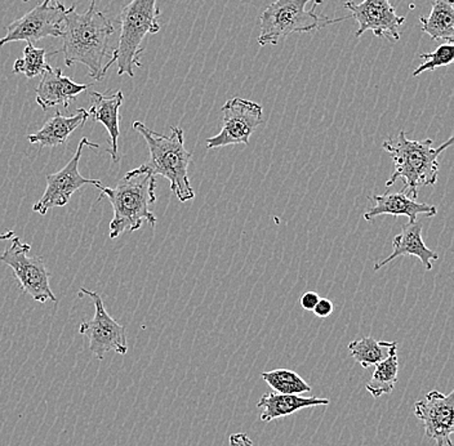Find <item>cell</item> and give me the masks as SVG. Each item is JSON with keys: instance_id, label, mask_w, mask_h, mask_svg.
<instances>
[{"instance_id": "obj_23", "label": "cell", "mask_w": 454, "mask_h": 446, "mask_svg": "<svg viewBox=\"0 0 454 446\" xmlns=\"http://www.w3.org/2000/svg\"><path fill=\"white\" fill-rule=\"evenodd\" d=\"M262 379L278 394L301 395L311 391V386L289 369H275L262 373Z\"/></svg>"}, {"instance_id": "obj_6", "label": "cell", "mask_w": 454, "mask_h": 446, "mask_svg": "<svg viewBox=\"0 0 454 446\" xmlns=\"http://www.w3.org/2000/svg\"><path fill=\"white\" fill-rule=\"evenodd\" d=\"M158 0H132L121 10L118 17L121 36L114 50L112 59L107 62L106 70L118 64V75L135 76V67H141L140 56L142 42L147 34L160 30L159 16L160 10Z\"/></svg>"}, {"instance_id": "obj_7", "label": "cell", "mask_w": 454, "mask_h": 446, "mask_svg": "<svg viewBox=\"0 0 454 446\" xmlns=\"http://www.w3.org/2000/svg\"><path fill=\"white\" fill-rule=\"evenodd\" d=\"M30 244L21 243V239L14 237L10 248L0 254V261L12 269L24 293L31 295L36 302H57L44 261L39 255H30Z\"/></svg>"}, {"instance_id": "obj_25", "label": "cell", "mask_w": 454, "mask_h": 446, "mask_svg": "<svg viewBox=\"0 0 454 446\" xmlns=\"http://www.w3.org/2000/svg\"><path fill=\"white\" fill-rule=\"evenodd\" d=\"M419 59H425L416 70L413 71V76H419L426 71H435L439 67H448L452 64L454 59V45L442 44L439 45L434 52L422 53Z\"/></svg>"}, {"instance_id": "obj_22", "label": "cell", "mask_w": 454, "mask_h": 446, "mask_svg": "<svg viewBox=\"0 0 454 446\" xmlns=\"http://www.w3.org/2000/svg\"><path fill=\"white\" fill-rule=\"evenodd\" d=\"M397 372H399V362H397V349H394L387 359L376 364L373 376L365 386L369 394L374 399H380L382 395H388L394 391L397 382Z\"/></svg>"}, {"instance_id": "obj_16", "label": "cell", "mask_w": 454, "mask_h": 446, "mask_svg": "<svg viewBox=\"0 0 454 446\" xmlns=\"http://www.w3.org/2000/svg\"><path fill=\"white\" fill-rule=\"evenodd\" d=\"M90 98H92V106L87 112L93 121L101 123L102 126L106 128L107 133H109V141H107L109 149H107V152L112 156L114 163H118V140L119 136H121V128H119L121 116H119V112H121V105H123V92L116 90L112 95L90 92Z\"/></svg>"}, {"instance_id": "obj_21", "label": "cell", "mask_w": 454, "mask_h": 446, "mask_svg": "<svg viewBox=\"0 0 454 446\" xmlns=\"http://www.w3.org/2000/svg\"><path fill=\"white\" fill-rule=\"evenodd\" d=\"M394 349H397L396 342L377 340L373 337H363L348 343V351H350L351 356L364 369L387 359L388 355Z\"/></svg>"}, {"instance_id": "obj_28", "label": "cell", "mask_w": 454, "mask_h": 446, "mask_svg": "<svg viewBox=\"0 0 454 446\" xmlns=\"http://www.w3.org/2000/svg\"><path fill=\"white\" fill-rule=\"evenodd\" d=\"M230 446H254L247 434H232L230 436Z\"/></svg>"}, {"instance_id": "obj_2", "label": "cell", "mask_w": 454, "mask_h": 446, "mask_svg": "<svg viewBox=\"0 0 454 446\" xmlns=\"http://www.w3.org/2000/svg\"><path fill=\"white\" fill-rule=\"evenodd\" d=\"M98 187L101 190L98 201L107 196L114 210L110 239L137 231L144 223L155 227L156 217L150 206L156 201V180L146 164L129 170L113 189L102 184Z\"/></svg>"}, {"instance_id": "obj_29", "label": "cell", "mask_w": 454, "mask_h": 446, "mask_svg": "<svg viewBox=\"0 0 454 446\" xmlns=\"http://www.w3.org/2000/svg\"><path fill=\"white\" fill-rule=\"evenodd\" d=\"M14 237H16V232L7 231L4 234H0V241L8 240V239H13Z\"/></svg>"}, {"instance_id": "obj_13", "label": "cell", "mask_w": 454, "mask_h": 446, "mask_svg": "<svg viewBox=\"0 0 454 446\" xmlns=\"http://www.w3.org/2000/svg\"><path fill=\"white\" fill-rule=\"evenodd\" d=\"M414 414L424 423L425 434L436 446H453L454 392L430 391L414 404Z\"/></svg>"}, {"instance_id": "obj_10", "label": "cell", "mask_w": 454, "mask_h": 446, "mask_svg": "<svg viewBox=\"0 0 454 446\" xmlns=\"http://www.w3.org/2000/svg\"><path fill=\"white\" fill-rule=\"evenodd\" d=\"M85 146L98 149V145L88 141L87 137L82 138L81 144H79L78 149H76L69 163L62 168L59 172L47 175V177H45L47 189H45L42 198L34 204V213L45 215L50 209L67 206L71 196L75 194L78 190L83 189L84 186L93 184V186L98 187V184H101V181L90 180V178L83 177L79 172V161H81Z\"/></svg>"}, {"instance_id": "obj_19", "label": "cell", "mask_w": 454, "mask_h": 446, "mask_svg": "<svg viewBox=\"0 0 454 446\" xmlns=\"http://www.w3.org/2000/svg\"><path fill=\"white\" fill-rule=\"evenodd\" d=\"M329 405L328 399H320V397H302L300 395L278 394V392H266L260 402L257 403V408L262 411L260 419L262 422H271V420L283 419V417L291 416L298 411L306 408H314V406Z\"/></svg>"}, {"instance_id": "obj_1", "label": "cell", "mask_w": 454, "mask_h": 446, "mask_svg": "<svg viewBox=\"0 0 454 446\" xmlns=\"http://www.w3.org/2000/svg\"><path fill=\"white\" fill-rule=\"evenodd\" d=\"M114 33L112 22L96 10V0H90V8L84 13L76 12L75 5L67 8L61 50L67 67L79 62L87 67L90 78L104 81Z\"/></svg>"}, {"instance_id": "obj_11", "label": "cell", "mask_w": 454, "mask_h": 446, "mask_svg": "<svg viewBox=\"0 0 454 446\" xmlns=\"http://www.w3.org/2000/svg\"><path fill=\"white\" fill-rule=\"evenodd\" d=\"M90 297L95 305V317L90 321L82 324L79 332L85 334L90 340V349L98 360H104L107 352H116L119 355H126L128 342L126 328L118 321L114 320L102 302L101 295L96 292L82 288L79 297Z\"/></svg>"}, {"instance_id": "obj_30", "label": "cell", "mask_w": 454, "mask_h": 446, "mask_svg": "<svg viewBox=\"0 0 454 446\" xmlns=\"http://www.w3.org/2000/svg\"><path fill=\"white\" fill-rule=\"evenodd\" d=\"M22 2H30V0H22ZM53 2H61V0H53Z\"/></svg>"}, {"instance_id": "obj_20", "label": "cell", "mask_w": 454, "mask_h": 446, "mask_svg": "<svg viewBox=\"0 0 454 446\" xmlns=\"http://www.w3.org/2000/svg\"><path fill=\"white\" fill-rule=\"evenodd\" d=\"M422 31L433 41L454 42V0H435L428 16L419 17Z\"/></svg>"}, {"instance_id": "obj_18", "label": "cell", "mask_w": 454, "mask_h": 446, "mask_svg": "<svg viewBox=\"0 0 454 446\" xmlns=\"http://www.w3.org/2000/svg\"><path fill=\"white\" fill-rule=\"evenodd\" d=\"M88 118H90V113L85 109H79L78 113L73 116H64L61 113L57 112L41 130L34 135H28L27 140L31 145H39V150L45 149V147L61 146V145L67 144L70 136L78 128L84 126Z\"/></svg>"}, {"instance_id": "obj_24", "label": "cell", "mask_w": 454, "mask_h": 446, "mask_svg": "<svg viewBox=\"0 0 454 446\" xmlns=\"http://www.w3.org/2000/svg\"><path fill=\"white\" fill-rule=\"evenodd\" d=\"M45 56H47V51L35 48L34 44L27 43L24 50V57L14 61L13 73L24 74L27 79L43 75V73L51 67V65L45 62Z\"/></svg>"}, {"instance_id": "obj_5", "label": "cell", "mask_w": 454, "mask_h": 446, "mask_svg": "<svg viewBox=\"0 0 454 446\" xmlns=\"http://www.w3.org/2000/svg\"><path fill=\"white\" fill-rule=\"evenodd\" d=\"M323 0H277L260 17L261 33L257 43L261 47L278 43L296 33H312L328 25L339 24L350 16L331 19L315 12Z\"/></svg>"}, {"instance_id": "obj_15", "label": "cell", "mask_w": 454, "mask_h": 446, "mask_svg": "<svg viewBox=\"0 0 454 446\" xmlns=\"http://www.w3.org/2000/svg\"><path fill=\"white\" fill-rule=\"evenodd\" d=\"M373 200L374 206L364 213V220L368 223L376 220L380 215H394V217L405 215L410 220L408 223H416L419 215L434 217L438 213L436 207L427 203H419L416 199L411 198L404 192L374 195Z\"/></svg>"}, {"instance_id": "obj_14", "label": "cell", "mask_w": 454, "mask_h": 446, "mask_svg": "<svg viewBox=\"0 0 454 446\" xmlns=\"http://www.w3.org/2000/svg\"><path fill=\"white\" fill-rule=\"evenodd\" d=\"M90 85L78 84L62 74L61 69L50 67L43 73L41 83L36 87V104L43 110L62 106L69 109L81 93L90 90Z\"/></svg>"}, {"instance_id": "obj_8", "label": "cell", "mask_w": 454, "mask_h": 446, "mask_svg": "<svg viewBox=\"0 0 454 446\" xmlns=\"http://www.w3.org/2000/svg\"><path fill=\"white\" fill-rule=\"evenodd\" d=\"M223 128L207 140V150L248 145L251 136L263 123V107L254 101L235 98L223 106Z\"/></svg>"}, {"instance_id": "obj_17", "label": "cell", "mask_w": 454, "mask_h": 446, "mask_svg": "<svg viewBox=\"0 0 454 446\" xmlns=\"http://www.w3.org/2000/svg\"><path fill=\"white\" fill-rule=\"evenodd\" d=\"M422 229H424V223L421 221H416V223H408L407 226L403 227L402 232L394 238L393 253L386 260L377 262L373 267L374 271H379L380 269L393 262L397 257H405V255H411V257L414 255V257L419 258L425 269L431 271L433 262L438 261L439 255L426 246L424 239H422Z\"/></svg>"}, {"instance_id": "obj_3", "label": "cell", "mask_w": 454, "mask_h": 446, "mask_svg": "<svg viewBox=\"0 0 454 446\" xmlns=\"http://www.w3.org/2000/svg\"><path fill=\"white\" fill-rule=\"evenodd\" d=\"M454 138L445 141L439 147H434L433 140H408L404 130L396 137L387 138L382 147L390 153L394 161V172L386 182V187L393 186L397 180L404 181V189L411 198H419V190L422 186H433L438 182L439 156L452 146Z\"/></svg>"}, {"instance_id": "obj_27", "label": "cell", "mask_w": 454, "mask_h": 446, "mask_svg": "<svg viewBox=\"0 0 454 446\" xmlns=\"http://www.w3.org/2000/svg\"><path fill=\"white\" fill-rule=\"evenodd\" d=\"M319 300L320 297L317 292H306V293H303L302 297H301V307L306 309V311H312L314 307L317 306V303L319 302Z\"/></svg>"}, {"instance_id": "obj_9", "label": "cell", "mask_w": 454, "mask_h": 446, "mask_svg": "<svg viewBox=\"0 0 454 446\" xmlns=\"http://www.w3.org/2000/svg\"><path fill=\"white\" fill-rule=\"evenodd\" d=\"M44 0L21 19L7 27V35L0 38V47L11 42L34 43L44 38H62L64 35V3Z\"/></svg>"}, {"instance_id": "obj_26", "label": "cell", "mask_w": 454, "mask_h": 446, "mask_svg": "<svg viewBox=\"0 0 454 446\" xmlns=\"http://www.w3.org/2000/svg\"><path fill=\"white\" fill-rule=\"evenodd\" d=\"M333 309L334 305L332 301L326 300V298H320L319 302L314 307L312 312H314L317 317L325 319V317H331V315L333 314Z\"/></svg>"}, {"instance_id": "obj_12", "label": "cell", "mask_w": 454, "mask_h": 446, "mask_svg": "<svg viewBox=\"0 0 454 446\" xmlns=\"http://www.w3.org/2000/svg\"><path fill=\"white\" fill-rule=\"evenodd\" d=\"M343 7L350 11V17L359 25L356 38L365 31H372L377 38L397 42L400 39V27L405 17L396 13L390 0H348Z\"/></svg>"}, {"instance_id": "obj_4", "label": "cell", "mask_w": 454, "mask_h": 446, "mask_svg": "<svg viewBox=\"0 0 454 446\" xmlns=\"http://www.w3.org/2000/svg\"><path fill=\"white\" fill-rule=\"evenodd\" d=\"M133 129L146 141L150 153V160L146 166L153 175L167 178L170 184V192L177 196L181 203L192 200L195 192L189 178V164L192 153L184 147V130L180 127H172L170 135L164 136L150 129L141 121H135Z\"/></svg>"}]
</instances>
